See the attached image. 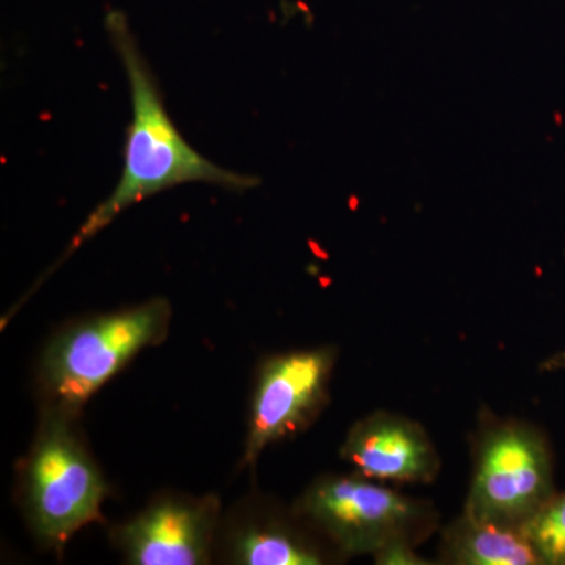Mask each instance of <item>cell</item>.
I'll use <instances>...</instances> for the list:
<instances>
[{"instance_id":"obj_1","label":"cell","mask_w":565,"mask_h":565,"mask_svg":"<svg viewBox=\"0 0 565 565\" xmlns=\"http://www.w3.org/2000/svg\"><path fill=\"white\" fill-rule=\"evenodd\" d=\"M106 31L125 66L131 95L132 120L126 134L125 166L117 188L82 223L63 259L134 204L177 185L203 182L245 192L259 184L252 174L232 172L204 158L182 137L166 109L158 79L141 54L125 13L110 10L106 14Z\"/></svg>"},{"instance_id":"obj_2","label":"cell","mask_w":565,"mask_h":565,"mask_svg":"<svg viewBox=\"0 0 565 565\" xmlns=\"http://www.w3.org/2000/svg\"><path fill=\"white\" fill-rule=\"evenodd\" d=\"M172 305L162 297L71 322L51 338L36 370L41 408L81 415L85 403L141 351L167 340Z\"/></svg>"},{"instance_id":"obj_3","label":"cell","mask_w":565,"mask_h":565,"mask_svg":"<svg viewBox=\"0 0 565 565\" xmlns=\"http://www.w3.org/2000/svg\"><path fill=\"white\" fill-rule=\"evenodd\" d=\"M79 415L41 408L20 473V500L33 537L62 552L82 527L102 520L109 484L85 445Z\"/></svg>"},{"instance_id":"obj_4","label":"cell","mask_w":565,"mask_h":565,"mask_svg":"<svg viewBox=\"0 0 565 565\" xmlns=\"http://www.w3.org/2000/svg\"><path fill=\"white\" fill-rule=\"evenodd\" d=\"M294 512L341 557L374 556L396 542L422 544L438 523L433 504L356 473L316 479Z\"/></svg>"},{"instance_id":"obj_5","label":"cell","mask_w":565,"mask_h":565,"mask_svg":"<svg viewBox=\"0 0 565 565\" xmlns=\"http://www.w3.org/2000/svg\"><path fill=\"white\" fill-rule=\"evenodd\" d=\"M555 494L552 451L541 430L516 419L487 424L476 440L463 512L523 530Z\"/></svg>"},{"instance_id":"obj_6","label":"cell","mask_w":565,"mask_h":565,"mask_svg":"<svg viewBox=\"0 0 565 565\" xmlns=\"http://www.w3.org/2000/svg\"><path fill=\"white\" fill-rule=\"evenodd\" d=\"M333 345L277 353L259 364L248 412L243 463L296 437L321 415L337 364Z\"/></svg>"},{"instance_id":"obj_7","label":"cell","mask_w":565,"mask_h":565,"mask_svg":"<svg viewBox=\"0 0 565 565\" xmlns=\"http://www.w3.org/2000/svg\"><path fill=\"white\" fill-rule=\"evenodd\" d=\"M222 525L215 494L167 493L110 531L111 544L132 565L210 564Z\"/></svg>"},{"instance_id":"obj_8","label":"cell","mask_w":565,"mask_h":565,"mask_svg":"<svg viewBox=\"0 0 565 565\" xmlns=\"http://www.w3.org/2000/svg\"><path fill=\"white\" fill-rule=\"evenodd\" d=\"M294 512L259 498L234 508L218 531L215 553L234 565H321L332 559V546L321 542Z\"/></svg>"},{"instance_id":"obj_9","label":"cell","mask_w":565,"mask_h":565,"mask_svg":"<svg viewBox=\"0 0 565 565\" xmlns=\"http://www.w3.org/2000/svg\"><path fill=\"white\" fill-rule=\"evenodd\" d=\"M353 473L377 482L429 484L441 470L440 455L422 424L379 411L359 419L341 445Z\"/></svg>"},{"instance_id":"obj_10","label":"cell","mask_w":565,"mask_h":565,"mask_svg":"<svg viewBox=\"0 0 565 565\" xmlns=\"http://www.w3.org/2000/svg\"><path fill=\"white\" fill-rule=\"evenodd\" d=\"M440 559L451 565H541L523 530L486 522L467 512L444 531Z\"/></svg>"},{"instance_id":"obj_11","label":"cell","mask_w":565,"mask_h":565,"mask_svg":"<svg viewBox=\"0 0 565 565\" xmlns=\"http://www.w3.org/2000/svg\"><path fill=\"white\" fill-rule=\"evenodd\" d=\"M523 533L541 565H565V492L555 494Z\"/></svg>"},{"instance_id":"obj_12","label":"cell","mask_w":565,"mask_h":565,"mask_svg":"<svg viewBox=\"0 0 565 565\" xmlns=\"http://www.w3.org/2000/svg\"><path fill=\"white\" fill-rule=\"evenodd\" d=\"M374 563L379 565H423L427 564L416 553V545L411 542H396L375 553Z\"/></svg>"}]
</instances>
